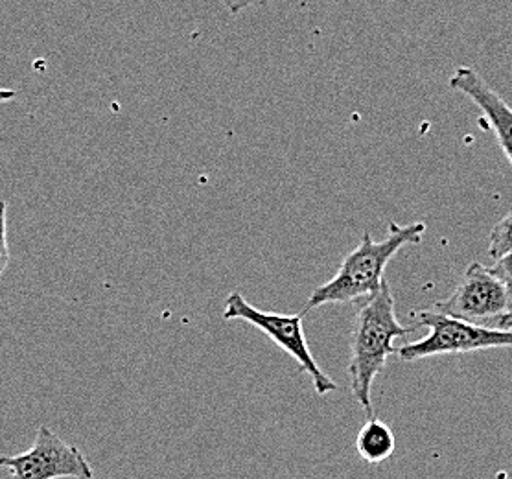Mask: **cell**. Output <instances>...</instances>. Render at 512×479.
Listing matches in <instances>:
<instances>
[{
    "label": "cell",
    "mask_w": 512,
    "mask_h": 479,
    "mask_svg": "<svg viewBox=\"0 0 512 479\" xmlns=\"http://www.w3.org/2000/svg\"><path fill=\"white\" fill-rule=\"evenodd\" d=\"M426 234L422 222H389V233L384 240H374L373 234L365 231L360 244L343 258L336 275L330 281L317 286L306 301L304 314L325 304H349L365 301L380 290L385 281V268L396 253L406 246H417Z\"/></svg>",
    "instance_id": "6da1fadb"
},
{
    "label": "cell",
    "mask_w": 512,
    "mask_h": 479,
    "mask_svg": "<svg viewBox=\"0 0 512 479\" xmlns=\"http://www.w3.org/2000/svg\"><path fill=\"white\" fill-rule=\"evenodd\" d=\"M413 330L415 327L398 323L395 297L387 281L356 310L347 373L350 391L365 413L371 415L374 380L384 371L387 358L395 354V339L404 338Z\"/></svg>",
    "instance_id": "7a4b0ae2"
},
{
    "label": "cell",
    "mask_w": 512,
    "mask_h": 479,
    "mask_svg": "<svg viewBox=\"0 0 512 479\" xmlns=\"http://www.w3.org/2000/svg\"><path fill=\"white\" fill-rule=\"evenodd\" d=\"M304 310L299 314H279V312H266L260 310L245 299L240 292L229 293L225 299L223 319L227 321H244L251 327L260 330L266 338L271 339L280 351L290 354L304 373L310 376L315 393L319 397H325L328 393L338 391L336 380H332L328 374L315 362L314 354L310 351V345L304 336Z\"/></svg>",
    "instance_id": "3957f363"
},
{
    "label": "cell",
    "mask_w": 512,
    "mask_h": 479,
    "mask_svg": "<svg viewBox=\"0 0 512 479\" xmlns=\"http://www.w3.org/2000/svg\"><path fill=\"white\" fill-rule=\"evenodd\" d=\"M415 330L426 328L428 334L419 341L402 345L396 354L402 362H419L424 358L444 354H466V352L487 351L512 347V330L494 327H479L455 317L444 316L441 312L420 310L415 314Z\"/></svg>",
    "instance_id": "277c9868"
},
{
    "label": "cell",
    "mask_w": 512,
    "mask_h": 479,
    "mask_svg": "<svg viewBox=\"0 0 512 479\" xmlns=\"http://www.w3.org/2000/svg\"><path fill=\"white\" fill-rule=\"evenodd\" d=\"M435 312L479 327H490L512 310L511 288L481 262L466 268L454 292L433 304Z\"/></svg>",
    "instance_id": "5b68a950"
},
{
    "label": "cell",
    "mask_w": 512,
    "mask_h": 479,
    "mask_svg": "<svg viewBox=\"0 0 512 479\" xmlns=\"http://www.w3.org/2000/svg\"><path fill=\"white\" fill-rule=\"evenodd\" d=\"M12 479H93L89 459L74 444L65 443L58 433L45 424L39 426L30 450L19 456L0 457Z\"/></svg>",
    "instance_id": "8992f818"
},
{
    "label": "cell",
    "mask_w": 512,
    "mask_h": 479,
    "mask_svg": "<svg viewBox=\"0 0 512 479\" xmlns=\"http://www.w3.org/2000/svg\"><path fill=\"white\" fill-rule=\"evenodd\" d=\"M450 89L465 94L483 113L496 141L512 166V107L472 67H459L448 80Z\"/></svg>",
    "instance_id": "52a82bcc"
},
{
    "label": "cell",
    "mask_w": 512,
    "mask_h": 479,
    "mask_svg": "<svg viewBox=\"0 0 512 479\" xmlns=\"http://www.w3.org/2000/svg\"><path fill=\"white\" fill-rule=\"evenodd\" d=\"M396 439L393 430L380 419L371 417L356 435L358 456L369 465H380L395 454Z\"/></svg>",
    "instance_id": "ba28073f"
},
{
    "label": "cell",
    "mask_w": 512,
    "mask_h": 479,
    "mask_svg": "<svg viewBox=\"0 0 512 479\" xmlns=\"http://www.w3.org/2000/svg\"><path fill=\"white\" fill-rule=\"evenodd\" d=\"M512 251V209L492 227L489 236V255L496 260Z\"/></svg>",
    "instance_id": "9c48e42d"
},
{
    "label": "cell",
    "mask_w": 512,
    "mask_h": 479,
    "mask_svg": "<svg viewBox=\"0 0 512 479\" xmlns=\"http://www.w3.org/2000/svg\"><path fill=\"white\" fill-rule=\"evenodd\" d=\"M10 244H8V203L0 198V279L10 266Z\"/></svg>",
    "instance_id": "30bf717a"
},
{
    "label": "cell",
    "mask_w": 512,
    "mask_h": 479,
    "mask_svg": "<svg viewBox=\"0 0 512 479\" xmlns=\"http://www.w3.org/2000/svg\"><path fill=\"white\" fill-rule=\"evenodd\" d=\"M490 269H492L494 275H498L501 281L505 282V284L511 288L512 292V251L511 253H507L505 257H501L500 260H496L494 268Z\"/></svg>",
    "instance_id": "8fae6325"
},
{
    "label": "cell",
    "mask_w": 512,
    "mask_h": 479,
    "mask_svg": "<svg viewBox=\"0 0 512 479\" xmlns=\"http://www.w3.org/2000/svg\"><path fill=\"white\" fill-rule=\"evenodd\" d=\"M223 8L231 15H240L245 12L249 6H255V4H264L268 0H220Z\"/></svg>",
    "instance_id": "7c38bea8"
},
{
    "label": "cell",
    "mask_w": 512,
    "mask_h": 479,
    "mask_svg": "<svg viewBox=\"0 0 512 479\" xmlns=\"http://www.w3.org/2000/svg\"><path fill=\"white\" fill-rule=\"evenodd\" d=\"M494 328H500V330H512V310L507 312L505 316L501 317L500 321L494 325Z\"/></svg>",
    "instance_id": "4fadbf2b"
},
{
    "label": "cell",
    "mask_w": 512,
    "mask_h": 479,
    "mask_svg": "<svg viewBox=\"0 0 512 479\" xmlns=\"http://www.w3.org/2000/svg\"><path fill=\"white\" fill-rule=\"evenodd\" d=\"M15 96H17V93L12 91V89H2V87H0V104H4V102H12Z\"/></svg>",
    "instance_id": "5bb4252c"
}]
</instances>
